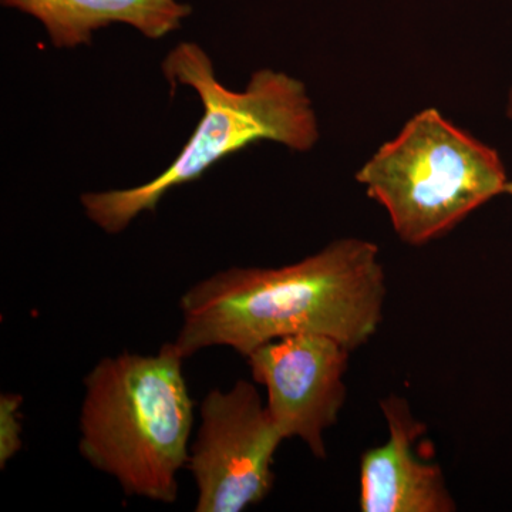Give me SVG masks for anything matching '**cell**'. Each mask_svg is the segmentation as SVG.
I'll list each match as a JSON object with an SVG mask.
<instances>
[{"mask_svg":"<svg viewBox=\"0 0 512 512\" xmlns=\"http://www.w3.org/2000/svg\"><path fill=\"white\" fill-rule=\"evenodd\" d=\"M384 298L379 248L339 239L296 264L234 266L192 285L180 299L174 348L184 359L218 346L247 357L272 340L323 335L353 350L375 335Z\"/></svg>","mask_w":512,"mask_h":512,"instance_id":"cell-1","label":"cell"},{"mask_svg":"<svg viewBox=\"0 0 512 512\" xmlns=\"http://www.w3.org/2000/svg\"><path fill=\"white\" fill-rule=\"evenodd\" d=\"M184 360L165 343L157 355L104 357L84 377L80 454L128 497L178 500L194 427Z\"/></svg>","mask_w":512,"mask_h":512,"instance_id":"cell-2","label":"cell"},{"mask_svg":"<svg viewBox=\"0 0 512 512\" xmlns=\"http://www.w3.org/2000/svg\"><path fill=\"white\" fill-rule=\"evenodd\" d=\"M163 72L171 86L195 90L204 116L173 164L154 180L82 195L87 218L107 234H120L138 215L156 211L167 192L200 180L215 164L251 144L268 140L309 151L318 141V120L305 84L286 73L259 70L244 92H231L218 82L207 53L187 42L168 53Z\"/></svg>","mask_w":512,"mask_h":512,"instance_id":"cell-3","label":"cell"},{"mask_svg":"<svg viewBox=\"0 0 512 512\" xmlns=\"http://www.w3.org/2000/svg\"><path fill=\"white\" fill-rule=\"evenodd\" d=\"M356 178L402 241L417 247L446 235L507 185L497 151L436 109L416 114Z\"/></svg>","mask_w":512,"mask_h":512,"instance_id":"cell-4","label":"cell"},{"mask_svg":"<svg viewBox=\"0 0 512 512\" xmlns=\"http://www.w3.org/2000/svg\"><path fill=\"white\" fill-rule=\"evenodd\" d=\"M187 468L197 485V512H239L274 487V458L284 441L254 384L208 392Z\"/></svg>","mask_w":512,"mask_h":512,"instance_id":"cell-5","label":"cell"},{"mask_svg":"<svg viewBox=\"0 0 512 512\" xmlns=\"http://www.w3.org/2000/svg\"><path fill=\"white\" fill-rule=\"evenodd\" d=\"M350 349L323 335L272 340L247 356L252 379L265 387L266 409L284 439H301L326 458L325 431L345 403Z\"/></svg>","mask_w":512,"mask_h":512,"instance_id":"cell-6","label":"cell"},{"mask_svg":"<svg viewBox=\"0 0 512 512\" xmlns=\"http://www.w3.org/2000/svg\"><path fill=\"white\" fill-rule=\"evenodd\" d=\"M389 426L383 446L369 448L360 460V510L363 512H453L443 470L417 450L427 427L414 419L399 396L383 400Z\"/></svg>","mask_w":512,"mask_h":512,"instance_id":"cell-7","label":"cell"},{"mask_svg":"<svg viewBox=\"0 0 512 512\" xmlns=\"http://www.w3.org/2000/svg\"><path fill=\"white\" fill-rule=\"evenodd\" d=\"M43 23L56 49L92 42L94 30L126 23L148 39H161L180 29L191 6L177 0H2Z\"/></svg>","mask_w":512,"mask_h":512,"instance_id":"cell-8","label":"cell"},{"mask_svg":"<svg viewBox=\"0 0 512 512\" xmlns=\"http://www.w3.org/2000/svg\"><path fill=\"white\" fill-rule=\"evenodd\" d=\"M22 406V394H0V467L2 470L22 448V412H20Z\"/></svg>","mask_w":512,"mask_h":512,"instance_id":"cell-9","label":"cell"},{"mask_svg":"<svg viewBox=\"0 0 512 512\" xmlns=\"http://www.w3.org/2000/svg\"><path fill=\"white\" fill-rule=\"evenodd\" d=\"M508 117L512 120V89L510 94V103H508ZM504 192H508V194L512 195V183H507V185H505Z\"/></svg>","mask_w":512,"mask_h":512,"instance_id":"cell-10","label":"cell"}]
</instances>
